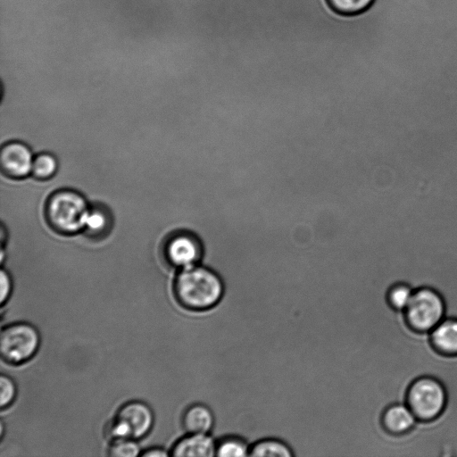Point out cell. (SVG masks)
Returning <instances> with one entry per match:
<instances>
[{
    "label": "cell",
    "instance_id": "obj_1",
    "mask_svg": "<svg viewBox=\"0 0 457 457\" xmlns=\"http://www.w3.org/2000/svg\"><path fill=\"white\" fill-rule=\"evenodd\" d=\"M172 289L181 307L192 312H204L220 302L224 284L214 270L198 263L179 270Z\"/></svg>",
    "mask_w": 457,
    "mask_h": 457
},
{
    "label": "cell",
    "instance_id": "obj_2",
    "mask_svg": "<svg viewBox=\"0 0 457 457\" xmlns=\"http://www.w3.org/2000/svg\"><path fill=\"white\" fill-rule=\"evenodd\" d=\"M404 403L421 423L438 420L448 404V392L436 377L421 375L415 378L406 388Z\"/></svg>",
    "mask_w": 457,
    "mask_h": 457
},
{
    "label": "cell",
    "instance_id": "obj_3",
    "mask_svg": "<svg viewBox=\"0 0 457 457\" xmlns=\"http://www.w3.org/2000/svg\"><path fill=\"white\" fill-rule=\"evenodd\" d=\"M406 328L414 334H428L446 317V303L436 288L422 286L414 288L412 296L402 312Z\"/></svg>",
    "mask_w": 457,
    "mask_h": 457
},
{
    "label": "cell",
    "instance_id": "obj_4",
    "mask_svg": "<svg viewBox=\"0 0 457 457\" xmlns=\"http://www.w3.org/2000/svg\"><path fill=\"white\" fill-rule=\"evenodd\" d=\"M154 421V412L147 403L138 400L129 401L122 404L115 416L106 422L104 435L109 443L123 438L138 440L151 431Z\"/></svg>",
    "mask_w": 457,
    "mask_h": 457
},
{
    "label": "cell",
    "instance_id": "obj_5",
    "mask_svg": "<svg viewBox=\"0 0 457 457\" xmlns=\"http://www.w3.org/2000/svg\"><path fill=\"white\" fill-rule=\"evenodd\" d=\"M88 211L85 198L71 190L53 194L46 204V217L50 225L64 234L83 229Z\"/></svg>",
    "mask_w": 457,
    "mask_h": 457
},
{
    "label": "cell",
    "instance_id": "obj_6",
    "mask_svg": "<svg viewBox=\"0 0 457 457\" xmlns=\"http://www.w3.org/2000/svg\"><path fill=\"white\" fill-rule=\"evenodd\" d=\"M40 345L37 328L28 322L6 325L0 332V355L11 365H20L30 360Z\"/></svg>",
    "mask_w": 457,
    "mask_h": 457
},
{
    "label": "cell",
    "instance_id": "obj_7",
    "mask_svg": "<svg viewBox=\"0 0 457 457\" xmlns=\"http://www.w3.org/2000/svg\"><path fill=\"white\" fill-rule=\"evenodd\" d=\"M203 256L200 240L190 233L172 236L164 247L166 262L174 268L182 270L198 264Z\"/></svg>",
    "mask_w": 457,
    "mask_h": 457
},
{
    "label": "cell",
    "instance_id": "obj_8",
    "mask_svg": "<svg viewBox=\"0 0 457 457\" xmlns=\"http://www.w3.org/2000/svg\"><path fill=\"white\" fill-rule=\"evenodd\" d=\"M415 415L405 403L387 405L380 416L382 429L389 436L402 437L412 432L418 423Z\"/></svg>",
    "mask_w": 457,
    "mask_h": 457
},
{
    "label": "cell",
    "instance_id": "obj_9",
    "mask_svg": "<svg viewBox=\"0 0 457 457\" xmlns=\"http://www.w3.org/2000/svg\"><path fill=\"white\" fill-rule=\"evenodd\" d=\"M33 155L30 149L21 142L6 144L1 151L2 170L10 177L23 178L32 170Z\"/></svg>",
    "mask_w": 457,
    "mask_h": 457
},
{
    "label": "cell",
    "instance_id": "obj_10",
    "mask_svg": "<svg viewBox=\"0 0 457 457\" xmlns=\"http://www.w3.org/2000/svg\"><path fill=\"white\" fill-rule=\"evenodd\" d=\"M428 335V344L436 354L457 357V317H445Z\"/></svg>",
    "mask_w": 457,
    "mask_h": 457
},
{
    "label": "cell",
    "instance_id": "obj_11",
    "mask_svg": "<svg viewBox=\"0 0 457 457\" xmlns=\"http://www.w3.org/2000/svg\"><path fill=\"white\" fill-rule=\"evenodd\" d=\"M175 457H212L216 453V441L210 434H191L179 439L171 447Z\"/></svg>",
    "mask_w": 457,
    "mask_h": 457
},
{
    "label": "cell",
    "instance_id": "obj_12",
    "mask_svg": "<svg viewBox=\"0 0 457 457\" xmlns=\"http://www.w3.org/2000/svg\"><path fill=\"white\" fill-rule=\"evenodd\" d=\"M214 414L204 403L189 405L183 412L181 418L182 427L187 433L209 434L214 426Z\"/></svg>",
    "mask_w": 457,
    "mask_h": 457
},
{
    "label": "cell",
    "instance_id": "obj_13",
    "mask_svg": "<svg viewBox=\"0 0 457 457\" xmlns=\"http://www.w3.org/2000/svg\"><path fill=\"white\" fill-rule=\"evenodd\" d=\"M292 449L277 438H263L250 445L251 457H291Z\"/></svg>",
    "mask_w": 457,
    "mask_h": 457
},
{
    "label": "cell",
    "instance_id": "obj_14",
    "mask_svg": "<svg viewBox=\"0 0 457 457\" xmlns=\"http://www.w3.org/2000/svg\"><path fill=\"white\" fill-rule=\"evenodd\" d=\"M413 291L414 288L406 282L394 283L386 293V302L393 311L403 312L408 305Z\"/></svg>",
    "mask_w": 457,
    "mask_h": 457
},
{
    "label": "cell",
    "instance_id": "obj_15",
    "mask_svg": "<svg viewBox=\"0 0 457 457\" xmlns=\"http://www.w3.org/2000/svg\"><path fill=\"white\" fill-rule=\"evenodd\" d=\"M249 453L250 445L239 436H229L216 442L217 457H245Z\"/></svg>",
    "mask_w": 457,
    "mask_h": 457
},
{
    "label": "cell",
    "instance_id": "obj_16",
    "mask_svg": "<svg viewBox=\"0 0 457 457\" xmlns=\"http://www.w3.org/2000/svg\"><path fill=\"white\" fill-rule=\"evenodd\" d=\"M141 449L136 439L123 438L109 443L107 455L111 457H135L141 453Z\"/></svg>",
    "mask_w": 457,
    "mask_h": 457
},
{
    "label": "cell",
    "instance_id": "obj_17",
    "mask_svg": "<svg viewBox=\"0 0 457 457\" xmlns=\"http://www.w3.org/2000/svg\"><path fill=\"white\" fill-rule=\"evenodd\" d=\"M57 170V161L50 154L43 153L34 158L31 173L37 179L51 178Z\"/></svg>",
    "mask_w": 457,
    "mask_h": 457
},
{
    "label": "cell",
    "instance_id": "obj_18",
    "mask_svg": "<svg viewBox=\"0 0 457 457\" xmlns=\"http://www.w3.org/2000/svg\"><path fill=\"white\" fill-rule=\"evenodd\" d=\"M107 213L100 208L89 209L84 229L90 235H100L106 231L108 227Z\"/></svg>",
    "mask_w": 457,
    "mask_h": 457
},
{
    "label": "cell",
    "instance_id": "obj_19",
    "mask_svg": "<svg viewBox=\"0 0 457 457\" xmlns=\"http://www.w3.org/2000/svg\"><path fill=\"white\" fill-rule=\"evenodd\" d=\"M0 406L1 409L9 407L15 400L17 387L13 379L4 374L0 376Z\"/></svg>",
    "mask_w": 457,
    "mask_h": 457
},
{
    "label": "cell",
    "instance_id": "obj_20",
    "mask_svg": "<svg viewBox=\"0 0 457 457\" xmlns=\"http://www.w3.org/2000/svg\"><path fill=\"white\" fill-rule=\"evenodd\" d=\"M374 0H329L332 6L344 13H357L366 10Z\"/></svg>",
    "mask_w": 457,
    "mask_h": 457
},
{
    "label": "cell",
    "instance_id": "obj_21",
    "mask_svg": "<svg viewBox=\"0 0 457 457\" xmlns=\"http://www.w3.org/2000/svg\"><path fill=\"white\" fill-rule=\"evenodd\" d=\"M0 284H1V296L0 303L1 305H4L8 299L12 291V281L10 274L4 269L1 270L0 272Z\"/></svg>",
    "mask_w": 457,
    "mask_h": 457
},
{
    "label": "cell",
    "instance_id": "obj_22",
    "mask_svg": "<svg viewBox=\"0 0 457 457\" xmlns=\"http://www.w3.org/2000/svg\"><path fill=\"white\" fill-rule=\"evenodd\" d=\"M169 455H170V453L160 446L147 448L140 453V456L144 457H167Z\"/></svg>",
    "mask_w": 457,
    "mask_h": 457
}]
</instances>
